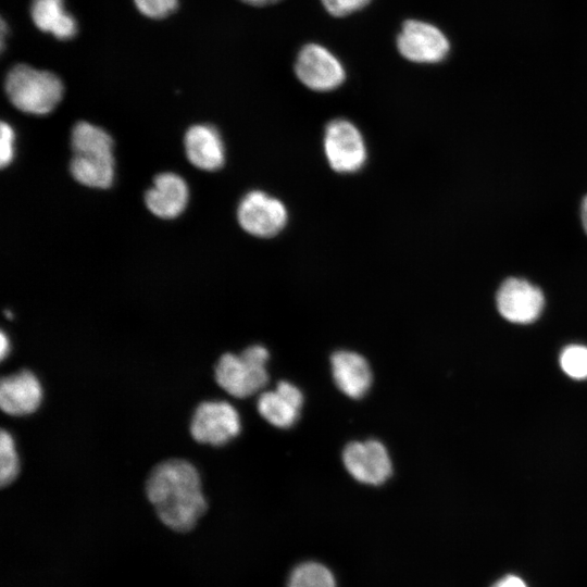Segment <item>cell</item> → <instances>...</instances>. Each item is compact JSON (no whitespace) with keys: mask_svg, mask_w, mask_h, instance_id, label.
<instances>
[{"mask_svg":"<svg viewBox=\"0 0 587 587\" xmlns=\"http://www.w3.org/2000/svg\"><path fill=\"white\" fill-rule=\"evenodd\" d=\"M396 42L399 53L414 63H440L450 52L447 36L435 25L419 20L405 21Z\"/></svg>","mask_w":587,"mask_h":587,"instance_id":"cell-6","label":"cell"},{"mask_svg":"<svg viewBox=\"0 0 587 587\" xmlns=\"http://www.w3.org/2000/svg\"><path fill=\"white\" fill-rule=\"evenodd\" d=\"M287 587H337L333 572L317 561L299 563L290 572Z\"/></svg>","mask_w":587,"mask_h":587,"instance_id":"cell-18","label":"cell"},{"mask_svg":"<svg viewBox=\"0 0 587 587\" xmlns=\"http://www.w3.org/2000/svg\"><path fill=\"white\" fill-rule=\"evenodd\" d=\"M0 129V164L5 167L14 157L15 134L12 126L5 122L1 123Z\"/></svg>","mask_w":587,"mask_h":587,"instance_id":"cell-24","label":"cell"},{"mask_svg":"<svg viewBox=\"0 0 587 587\" xmlns=\"http://www.w3.org/2000/svg\"><path fill=\"white\" fill-rule=\"evenodd\" d=\"M71 147L73 153L90 150L113 151V140L103 128L88 122H78L72 129Z\"/></svg>","mask_w":587,"mask_h":587,"instance_id":"cell-19","label":"cell"},{"mask_svg":"<svg viewBox=\"0 0 587 587\" xmlns=\"http://www.w3.org/2000/svg\"><path fill=\"white\" fill-rule=\"evenodd\" d=\"M579 223L583 229V233L587 237V192L583 196L579 203Z\"/></svg>","mask_w":587,"mask_h":587,"instance_id":"cell-26","label":"cell"},{"mask_svg":"<svg viewBox=\"0 0 587 587\" xmlns=\"http://www.w3.org/2000/svg\"><path fill=\"white\" fill-rule=\"evenodd\" d=\"M20 470L18 454L12 435L1 429L0 434V484L10 485L17 476Z\"/></svg>","mask_w":587,"mask_h":587,"instance_id":"cell-20","label":"cell"},{"mask_svg":"<svg viewBox=\"0 0 587 587\" xmlns=\"http://www.w3.org/2000/svg\"><path fill=\"white\" fill-rule=\"evenodd\" d=\"M347 472L359 483L379 486L392 473L390 455L378 440L352 441L342 451Z\"/></svg>","mask_w":587,"mask_h":587,"instance_id":"cell-10","label":"cell"},{"mask_svg":"<svg viewBox=\"0 0 587 587\" xmlns=\"http://www.w3.org/2000/svg\"><path fill=\"white\" fill-rule=\"evenodd\" d=\"M245 3L255 7H265L279 2L280 0H241Z\"/></svg>","mask_w":587,"mask_h":587,"instance_id":"cell-28","label":"cell"},{"mask_svg":"<svg viewBox=\"0 0 587 587\" xmlns=\"http://www.w3.org/2000/svg\"><path fill=\"white\" fill-rule=\"evenodd\" d=\"M4 90L17 110L45 115L52 112L61 101L63 84L52 72L17 64L7 74Z\"/></svg>","mask_w":587,"mask_h":587,"instance_id":"cell-2","label":"cell"},{"mask_svg":"<svg viewBox=\"0 0 587 587\" xmlns=\"http://www.w3.org/2000/svg\"><path fill=\"white\" fill-rule=\"evenodd\" d=\"M560 365L563 372L574 379L587 378V347L570 345L560 354Z\"/></svg>","mask_w":587,"mask_h":587,"instance_id":"cell-21","label":"cell"},{"mask_svg":"<svg viewBox=\"0 0 587 587\" xmlns=\"http://www.w3.org/2000/svg\"><path fill=\"white\" fill-rule=\"evenodd\" d=\"M332 374L337 388L352 399L363 397L372 385L371 367L361 354L340 350L330 358Z\"/></svg>","mask_w":587,"mask_h":587,"instance_id":"cell-15","label":"cell"},{"mask_svg":"<svg viewBox=\"0 0 587 587\" xmlns=\"http://www.w3.org/2000/svg\"><path fill=\"white\" fill-rule=\"evenodd\" d=\"M188 161L203 171H216L225 162V147L217 129L211 125L190 126L184 137Z\"/></svg>","mask_w":587,"mask_h":587,"instance_id":"cell-14","label":"cell"},{"mask_svg":"<svg viewBox=\"0 0 587 587\" xmlns=\"http://www.w3.org/2000/svg\"><path fill=\"white\" fill-rule=\"evenodd\" d=\"M137 9L151 18H163L172 13L178 0H134Z\"/></svg>","mask_w":587,"mask_h":587,"instance_id":"cell-22","label":"cell"},{"mask_svg":"<svg viewBox=\"0 0 587 587\" xmlns=\"http://www.w3.org/2000/svg\"><path fill=\"white\" fill-rule=\"evenodd\" d=\"M295 73L298 79L314 91H330L346 78L340 61L325 47L308 43L299 51Z\"/></svg>","mask_w":587,"mask_h":587,"instance_id":"cell-9","label":"cell"},{"mask_svg":"<svg viewBox=\"0 0 587 587\" xmlns=\"http://www.w3.org/2000/svg\"><path fill=\"white\" fill-rule=\"evenodd\" d=\"M496 303L505 320L516 324H529L539 317L545 305V296L542 290L528 279L509 276L497 290Z\"/></svg>","mask_w":587,"mask_h":587,"instance_id":"cell-8","label":"cell"},{"mask_svg":"<svg viewBox=\"0 0 587 587\" xmlns=\"http://www.w3.org/2000/svg\"><path fill=\"white\" fill-rule=\"evenodd\" d=\"M325 10L335 17H344L364 9L371 0H321Z\"/></svg>","mask_w":587,"mask_h":587,"instance_id":"cell-23","label":"cell"},{"mask_svg":"<svg viewBox=\"0 0 587 587\" xmlns=\"http://www.w3.org/2000/svg\"><path fill=\"white\" fill-rule=\"evenodd\" d=\"M0 338V355L1 359L4 360L10 352V341L4 332H1Z\"/></svg>","mask_w":587,"mask_h":587,"instance_id":"cell-27","label":"cell"},{"mask_svg":"<svg viewBox=\"0 0 587 587\" xmlns=\"http://www.w3.org/2000/svg\"><path fill=\"white\" fill-rule=\"evenodd\" d=\"M303 395L294 384L282 380L274 390L262 392L257 401L260 415L278 428L291 427L298 420Z\"/></svg>","mask_w":587,"mask_h":587,"instance_id":"cell-12","label":"cell"},{"mask_svg":"<svg viewBox=\"0 0 587 587\" xmlns=\"http://www.w3.org/2000/svg\"><path fill=\"white\" fill-rule=\"evenodd\" d=\"M268 357V351L261 345L250 346L240 354L225 353L216 363L215 380L230 396L250 397L267 384L265 365Z\"/></svg>","mask_w":587,"mask_h":587,"instance_id":"cell-3","label":"cell"},{"mask_svg":"<svg viewBox=\"0 0 587 587\" xmlns=\"http://www.w3.org/2000/svg\"><path fill=\"white\" fill-rule=\"evenodd\" d=\"M30 16L38 29L61 40L77 32L75 18L64 9V0H32Z\"/></svg>","mask_w":587,"mask_h":587,"instance_id":"cell-17","label":"cell"},{"mask_svg":"<svg viewBox=\"0 0 587 587\" xmlns=\"http://www.w3.org/2000/svg\"><path fill=\"white\" fill-rule=\"evenodd\" d=\"M70 171L79 184L91 188H109L114 178L113 151L74 152Z\"/></svg>","mask_w":587,"mask_h":587,"instance_id":"cell-16","label":"cell"},{"mask_svg":"<svg viewBox=\"0 0 587 587\" xmlns=\"http://www.w3.org/2000/svg\"><path fill=\"white\" fill-rule=\"evenodd\" d=\"M237 220L248 234L268 238L286 226L288 213L285 204L277 198L261 190H252L239 202Z\"/></svg>","mask_w":587,"mask_h":587,"instance_id":"cell-7","label":"cell"},{"mask_svg":"<svg viewBox=\"0 0 587 587\" xmlns=\"http://www.w3.org/2000/svg\"><path fill=\"white\" fill-rule=\"evenodd\" d=\"M146 491L161 522L176 532L190 530L207 510L199 473L183 459L154 466Z\"/></svg>","mask_w":587,"mask_h":587,"instance_id":"cell-1","label":"cell"},{"mask_svg":"<svg viewBox=\"0 0 587 587\" xmlns=\"http://www.w3.org/2000/svg\"><path fill=\"white\" fill-rule=\"evenodd\" d=\"M240 429L237 410L223 400L201 402L196 408L190 423V434L197 442L215 447L234 439Z\"/></svg>","mask_w":587,"mask_h":587,"instance_id":"cell-4","label":"cell"},{"mask_svg":"<svg viewBox=\"0 0 587 587\" xmlns=\"http://www.w3.org/2000/svg\"><path fill=\"white\" fill-rule=\"evenodd\" d=\"M188 198L189 190L184 178L166 172L155 176L145 195V203L155 216L170 220L183 213Z\"/></svg>","mask_w":587,"mask_h":587,"instance_id":"cell-13","label":"cell"},{"mask_svg":"<svg viewBox=\"0 0 587 587\" xmlns=\"http://www.w3.org/2000/svg\"><path fill=\"white\" fill-rule=\"evenodd\" d=\"M324 151L330 167L338 173H354L363 167L367 152L358 127L345 118L333 120L324 132Z\"/></svg>","mask_w":587,"mask_h":587,"instance_id":"cell-5","label":"cell"},{"mask_svg":"<svg viewBox=\"0 0 587 587\" xmlns=\"http://www.w3.org/2000/svg\"><path fill=\"white\" fill-rule=\"evenodd\" d=\"M492 587H527V585L522 578L508 575L499 579Z\"/></svg>","mask_w":587,"mask_h":587,"instance_id":"cell-25","label":"cell"},{"mask_svg":"<svg viewBox=\"0 0 587 587\" xmlns=\"http://www.w3.org/2000/svg\"><path fill=\"white\" fill-rule=\"evenodd\" d=\"M42 401V387L37 376L23 370L1 379L0 407L13 416H24L34 413Z\"/></svg>","mask_w":587,"mask_h":587,"instance_id":"cell-11","label":"cell"}]
</instances>
